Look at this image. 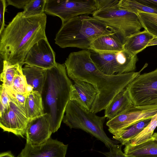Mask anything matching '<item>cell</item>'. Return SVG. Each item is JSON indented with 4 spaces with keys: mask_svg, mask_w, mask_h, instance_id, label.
Here are the masks:
<instances>
[{
    "mask_svg": "<svg viewBox=\"0 0 157 157\" xmlns=\"http://www.w3.org/2000/svg\"><path fill=\"white\" fill-rule=\"evenodd\" d=\"M0 157H15L11 151H8L2 152L0 154Z\"/></svg>",
    "mask_w": 157,
    "mask_h": 157,
    "instance_id": "e575fe53",
    "label": "cell"
},
{
    "mask_svg": "<svg viewBox=\"0 0 157 157\" xmlns=\"http://www.w3.org/2000/svg\"><path fill=\"white\" fill-rule=\"evenodd\" d=\"M22 70L28 85L33 90L41 93L45 80L46 70L28 64L25 65Z\"/></svg>",
    "mask_w": 157,
    "mask_h": 157,
    "instance_id": "ffe728a7",
    "label": "cell"
},
{
    "mask_svg": "<svg viewBox=\"0 0 157 157\" xmlns=\"http://www.w3.org/2000/svg\"><path fill=\"white\" fill-rule=\"evenodd\" d=\"M117 31L93 16L83 15L62 24L56 33L55 43L60 47H74L88 50L99 36Z\"/></svg>",
    "mask_w": 157,
    "mask_h": 157,
    "instance_id": "277c9868",
    "label": "cell"
},
{
    "mask_svg": "<svg viewBox=\"0 0 157 157\" xmlns=\"http://www.w3.org/2000/svg\"><path fill=\"white\" fill-rule=\"evenodd\" d=\"M22 66L19 64H11L3 60V70L0 74L2 84L6 87H11L15 76L22 71Z\"/></svg>",
    "mask_w": 157,
    "mask_h": 157,
    "instance_id": "603a6c76",
    "label": "cell"
},
{
    "mask_svg": "<svg viewBox=\"0 0 157 157\" xmlns=\"http://www.w3.org/2000/svg\"><path fill=\"white\" fill-rule=\"evenodd\" d=\"M5 86L6 88L10 98L15 102L17 105L25 112V103L26 98L28 94H18L13 91L10 88Z\"/></svg>",
    "mask_w": 157,
    "mask_h": 157,
    "instance_id": "f1b7e54d",
    "label": "cell"
},
{
    "mask_svg": "<svg viewBox=\"0 0 157 157\" xmlns=\"http://www.w3.org/2000/svg\"><path fill=\"white\" fill-rule=\"evenodd\" d=\"M0 114H1L8 109L10 99L6 87L2 84L0 85Z\"/></svg>",
    "mask_w": 157,
    "mask_h": 157,
    "instance_id": "f546056e",
    "label": "cell"
},
{
    "mask_svg": "<svg viewBox=\"0 0 157 157\" xmlns=\"http://www.w3.org/2000/svg\"><path fill=\"white\" fill-rule=\"evenodd\" d=\"M6 1L0 0V34L4 30L5 26L4 15L6 7Z\"/></svg>",
    "mask_w": 157,
    "mask_h": 157,
    "instance_id": "1f68e13d",
    "label": "cell"
},
{
    "mask_svg": "<svg viewBox=\"0 0 157 157\" xmlns=\"http://www.w3.org/2000/svg\"><path fill=\"white\" fill-rule=\"evenodd\" d=\"M118 4L121 8L136 14L138 12L157 14V10L141 4L137 0H120Z\"/></svg>",
    "mask_w": 157,
    "mask_h": 157,
    "instance_id": "484cf974",
    "label": "cell"
},
{
    "mask_svg": "<svg viewBox=\"0 0 157 157\" xmlns=\"http://www.w3.org/2000/svg\"><path fill=\"white\" fill-rule=\"evenodd\" d=\"M126 89L133 105H157V68L140 74L126 87Z\"/></svg>",
    "mask_w": 157,
    "mask_h": 157,
    "instance_id": "ba28073f",
    "label": "cell"
},
{
    "mask_svg": "<svg viewBox=\"0 0 157 157\" xmlns=\"http://www.w3.org/2000/svg\"><path fill=\"white\" fill-rule=\"evenodd\" d=\"M157 113V105L136 106L132 104L122 113L109 120L106 125L109 131H117L151 119Z\"/></svg>",
    "mask_w": 157,
    "mask_h": 157,
    "instance_id": "30bf717a",
    "label": "cell"
},
{
    "mask_svg": "<svg viewBox=\"0 0 157 157\" xmlns=\"http://www.w3.org/2000/svg\"><path fill=\"white\" fill-rule=\"evenodd\" d=\"M141 4L157 10V0H137Z\"/></svg>",
    "mask_w": 157,
    "mask_h": 157,
    "instance_id": "836d02e7",
    "label": "cell"
},
{
    "mask_svg": "<svg viewBox=\"0 0 157 157\" xmlns=\"http://www.w3.org/2000/svg\"><path fill=\"white\" fill-rule=\"evenodd\" d=\"M122 145L115 144L108 152L104 153L106 157H129L126 156L121 150Z\"/></svg>",
    "mask_w": 157,
    "mask_h": 157,
    "instance_id": "4dcf8cb0",
    "label": "cell"
},
{
    "mask_svg": "<svg viewBox=\"0 0 157 157\" xmlns=\"http://www.w3.org/2000/svg\"><path fill=\"white\" fill-rule=\"evenodd\" d=\"M29 87L22 71L16 75L12 86L8 88L18 94H28L30 91L29 90Z\"/></svg>",
    "mask_w": 157,
    "mask_h": 157,
    "instance_id": "83f0119b",
    "label": "cell"
},
{
    "mask_svg": "<svg viewBox=\"0 0 157 157\" xmlns=\"http://www.w3.org/2000/svg\"><path fill=\"white\" fill-rule=\"evenodd\" d=\"M96 9L95 0H47L44 12L59 17L62 24L75 17L92 15Z\"/></svg>",
    "mask_w": 157,
    "mask_h": 157,
    "instance_id": "9c48e42d",
    "label": "cell"
},
{
    "mask_svg": "<svg viewBox=\"0 0 157 157\" xmlns=\"http://www.w3.org/2000/svg\"><path fill=\"white\" fill-rule=\"evenodd\" d=\"M137 15L144 29L157 37V14L138 12Z\"/></svg>",
    "mask_w": 157,
    "mask_h": 157,
    "instance_id": "d4e9b609",
    "label": "cell"
},
{
    "mask_svg": "<svg viewBox=\"0 0 157 157\" xmlns=\"http://www.w3.org/2000/svg\"><path fill=\"white\" fill-rule=\"evenodd\" d=\"M157 127V113L151 118L150 123L144 129L127 144L136 145L148 140L152 136L154 131Z\"/></svg>",
    "mask_w": 157,
    "mask_h": 157,
    "instance_id": "cb8c5ba5",
    "label": "cell"
},
{
    "mask_svg": "<svg viewBox=\"0 0 157 157\" xmlns=\"http://www.w3.org/2000/svg\"><path fill=\"white\" fill-rule=\"evenodd\" d=\"M64 64L68 77L92 85L97 94L90 110L97 113L105 110L115 96L141 74L147 65L139 71L109 75L100 70L93 62L89 50L71 52Z\"/></svg>",
    "mask_w": 157,
    "mask_h": 157,
    "instance_id": "6da1fadb",
    "label": "cell"
},
{
    "mask_svg": "<svg viewBox=\"0 0 157 157\" xmlns=\"http://www.w3.org/2000/svg\"><path fill=\"white\" fill-rule=\"evenodd\" d=\"M151 119L141 121L120 130L109 132L113 134V139L122 145H125L144 129L150 123Z\"/></svg>",
    "mask_w": 157,
    "mask_h": 157,
    "instance_id": "44dd1931",
    "label": "cell"
},
{
    "mask_svg": "<svg viewBox=\"0 0 157 157\" xmlns=\"http://www.w3.org/2000/svg\"><path fill=\"white\" fill-rule=\"evenodd\" d=\"M106 118L105 116H98L75 101L70 100L62 121L71 129H80L90 133L110 149L115 143L107 136L104 130L103 124Z\"/></svg>",
    "mask_w": 157,
    "mask_h": 157,
    "instance_id": "8992f818",
    "label": "cell"
},
{
    "mask_svg": "<svg viewBox=\"0 0 157 157\" xmlns=\"http://www.w3.org/2000/svg\"><path fill=\"white\" fill-rule=\"evenodd\" d=\"M64 63H57L46 70L45 82L41 92L44 113L48 115L53 133L60 128L73 89Z\"/></svg>",
    "mask_w": 157,
    "mask_h": 157,
    "instance_id": "3957f363",
    "label": "cell"
},
{
    "mask_svg": "<svg viewBox=\"0 0 157 157\" xmlns=\"http://www.w3.org/2000/svg\"><path fill=\"white\" fill-rule=\"evenodd\" d=\"M89 50L94 63L100 70L105 74H121L136 71L138 61L137 55L125 50L108 52Z\"/></svg>",
    "mask_w": 157,
    "mask_h": 157,
    "instance_id": "52a82bcc",
    "label": "cell"
},
{
    "mask_svg": "<svg viewBox=\"0 0 157 157\" xmlns=\"http://www.w3.org/2000/svg\"><path fill=\"white\" fill-rule=\"evenodd\" d=\"M125 39L116 32L101 36L94 40L88 50L100 52H117L125 50Z\"/></svg>",
    "mask_w": 157,
    "mask_h": 157,
    "instance_id": "2e32d148",
    "label": "cell"
},
{
    "mask_svg": "<svg viewBox=\"0 0 157 157\" xmlns=\"http://www.w3.org/2000/svg\"><path fill=\"white\" fill-rule=\"evenodd\" d=\"M25 108L29 120L44 115L41 93L32 90L30 91L26 98Z\"/></svg>",
    "mask_w": 157,
    "mask_h": 157,
    "instance_id": "7402d4cb",
    "label": "cell"
},
{
    "mask_svg": "<svg viewBox=\"0 0 157 157\" xmlns=\"http://www.w3.org/2000/svg\"><path fill=\"white\" fill-rule=\"evenodd\" d=\"M157 45V37H154L148 43L147 47Z\"/></svg>",
    "mask_w": 157,
    "mask_h": 157,
    "instance_id": "d590c367",
    "label": "cell"
},
{
    "mask_svg": "<svg viewBox=\"0 0 157 157\" xmlns=\"http://www.w3.org/2000/svg\"><path fill=\"white\" fill-rule=\"evenodd\" d=\"M52 133L48 116L44 114L29 120L25 135L26 144L31 145L40 144L50 138Z\"/></svg>",
    "mask_w": 157,
    "mask_h": 157,
    "instance_id": "5bb4252c",
    "label": "cell"
},
{
    "mask_svg": "<svg viewBox=\"0 0 157 157\" xmlns=\"http://www.w3.org/2000/svg\"><path fill=\"white\" fill-rule=\"evenodd\" d=\"M45 13L29 17L18 12L0 34V55L11 64H24L25 58L38 41L47 38Z\"/></svg>",
    "mask_w": 157,
    "mask_h": 157,
    "instance_id": "7a4b0ae2",
    "label": "cell"
},
{
    "mask_svg": "<svg viewBox=\"0 0 157 157\" xmlns=\"http://www.w3.org/2000/svg\"><path fill=\"white\" fill-rule=\"evenodd\" d=\"M57 63L55 60V53L47 38L40 39L31 48L24 61V64L45 70L52 68Z\"/></svg>",
    "mask_w": 157,
    "mask_h": 157,
    "instance_id": "7c38bea8",
    "label": "cell"
},
{
    "mask_svg": "<svg viewBox=\"0 0 157 157\" xmlns=\"http://www.w3.org/2000/svg\"><path fill=\"white\" fill-rule=\"evenodd\" d=\"M154 36L144 29L132 34L127 37L124 48L134 55H137L147 47Z\"/></svg>",
    "mask_w": 157,
    "mask_h": 157,
    "instance_id": "d6986e66",
    "label": "cell"
},
{
    "mask_svg": "<svg viewBox=\"0 0 157 157\" xmlns=\"http://www.w3.org/2000/svg\"><path fill=\"white\" fill-rule=\"evenodd\" d=\"M47 0H29L22 12L23 16L29 17L44 13Z\"/></svg>",
    "mask_w": 157,
    "mask_h": 157,
    "instance_id": "4316f807",
    "label": "cell"
},
{
    "mask_svg": "<svg viewBox=\"0 0 157 157\" xmlns=\"http://www.w3.org/2000/svg\"><path fill=\"white\" fill-rule=\"evenodd\" d=\"M125 155L129 157H157V132L148 140L136 145H125Z\"/></svg>",
    "mask_w": 157,
    "mask_h": 157,
    "instance_id": "e0dca14e",
    "label": "cell"
},
{
    "mask_svg": "<svg viewBox=\"0 0 157 157\" xmlns=\"http://www.w3.org/2000/svg\"><path fill=\"white\" fill-rule=\"evenodd\" d=\"M29 1V0H7L6 2L8 5L13 6L18 9H24Z\"/></svg>",
    "mask_w": 157,
    "mask_h": 157,
    "instance_id": "d6a6232c",
    "label": "cell"
},
{
    "mask_svg": "<svg viewBox=\"0 0 157 157\" xmlns=\"http://www.w3.org/2000/svg\"><path fill=\"white\" fill-rule=\"evenodd\" d=\"M10 99L8 109L0 114V127L4 132L23 137L29 120L25 112Z\"/></svg>",
    "mask_w": 157,
    "mask_h": 157,
    "instance_id": "8fae6325",
    "label": "cell"
},
{
    "mask_svg": "<svg viewBox=\"0 0 157 157\" xmlns=\"http://www.w3.org/2000/svg\"><path fill=\"white\" fill-rule=\"evenodd\" d=\"M132 104L126 87L118 93L105 109V116L109 120L121 114Z\"/></svg>",
    "mask_w": 157,
    "mask_h": 157,
    "instance_id": "ac0fdd59",
    "label": "cell"
},
{
    "mask_svg": "<svg viewBox=\"0 0 157 157\" xmlns=\"http://www.w3.org/2000/svg\"><path fill=\"white\" fill-rule=\"evenodd\" d=\"M97 9L92 16L115 29L126 39L143 28L137 15L121 8L118 0H95Z\"/></svg>",
    "mask_w": 157,
    "mask_h": 157,
    "instance_id": "5b68a950",
    "label": "cell"
},
{
    "mask_svg": "<svg viewBox=\"0 0 157 157\" xmlns=\"http://www.w3.org/2000/svg\"><path fill=\"white\" fill-rule=\"evenodd\" d=\"M68 145L50 138L38 145L26 144L18 157H65Z\"/></svg>",
    "mask_w": 157,
    "mask_h": 157,
    "instance_id": "4fadbf2b",
    "label": "cell"
},
{
    "mask_svg": "<svg viewBox=\"0 0 157 157\" xmlns=\"http://www.w3.org/2000/svg\"><path fill=\"white\" fill-rule=\"evenodd\" d=\"M74 81L70 100L75 101L90 111L95 99L97 91L89 83L79 80Z\"/></svg>",
    "mask_w": 157,
    "mask_h": 157,
    "instance_id": "9a60e30c",
    "label": "cell"
}]
</instances>
